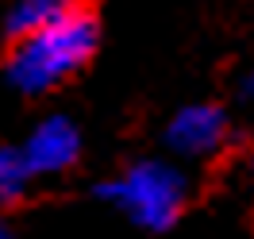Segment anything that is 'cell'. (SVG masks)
<instances>
[{"label":"cell","mask_w":254,"mask_h":239,"mask_svg":"<svg viewBox=\"0 0 254 239\" xmlns=\"http://www.w3.org/2000/svg\"><path fill=\"white\" fill-rule=\"evenodd\" d=\"M100 47V19L89 8H73L62 19L35 35H23L12 43L4 58V78L23 96H43L69 81Z\"/></svg>","instance_id":"cell-1"},{"label":"cell","mask_w":254,"mask_h":239,"mask_svg":"<svg viewBox=\"0 0 254 239\" xmlns=\"http://www.w3.org/2000/svg\"><path fill=\"white\" fill-rule=\"evenodd\" d=\"M96 193L120 208L131 224H139L146 232H166L177 224L189 201V177L170 159H143L108 177Z\"/></svg>","instance_id":"cell-2"},{"label":"cell","mask_w":254,"mask_h":239,"mask_svg":"<svg viewBox=\"0 0 254 239\" xmlns=\"http://www.w3.org/2000/svg\"><path fill=\"white\" fill-rule=\"evenodd\" d=\"M227 135H231V120L212 100H192L177 108L166 124V147L177 159H212L216 151H223Z\"/></svg>","instance_id":"cell-3"},{"label":"cell","mask_w":254,"mask_h":239,"mask_svg":"<svg viewBox=\"0 0 254 239\" xmlns=\"http://www.w3.org/2000/svg\"><path fill=\"white\" fill-rule=\"evenodd\" d=\"M23 159L35 177H54L73 170L81 159V131L69 116H43L23 139Z\"/></svg>","instance_id":"cell-4"},{"label":"cell","mask_w":254,"mask_h":239,"mask_svg":"<svg viewBox=\"0 0 254 239\" xmlns=\"http://www.w3.org/2000/svg\"><path fill=\"white\" fill-rule=\"evenodd\" d=\"M73 8H77V0H16L8 19H4V27L12 35V43H16L23 35H35V31H43V27H50L54 19H62Z\"/></svg>","instance_id":"cell-5"},{"label":"cell","mask_w":254,"mask_h":239,"mask_svg":"<svg viewBox=\"0 0 254 239\" xmlns=\"http://www.w3.org/2000/svg\"><path fill=\"white\" fill-rule=\"evenodd\" d=\"M31 166L23 159V147H0V208L19 205L31 193Z\"/></svg>","instance_id":"cell-6"},{"label":"cell","mask_w":254,"mask_h":239,"mask_svg":"<svg viewBox=\"0 0 254 239\" xmlns=\"http://www.w3.org/2000/svg\"><path fill=\"white\" fill-rule=\"evenodd\" d=\"M239 96H243V100H254V70H247V74L239 78Z\"/></svg>","instance_id":"cell-7"},{"label":"cell","mask_w":254,"mask_h":239,"mask_svg":"<svg viewBox=\"0 0 254 239\" xmlns=\"http://www.w3.org/2000/svg\"><path fill=\"white\" fill-rule=\"evenodd\" d=\"M0 239H12V232H8V224L0 220Z\"/></svg>","instance_id":"cell-8"},{"label":"cell","mask_w":254,"mask_h":239,"mask_svg":"<svg viewBox=\"0 0 254 239\" xmlns=\"http://www.w3.org/2000/svg\"><path fill=\"white\" fill-rule=\"evenodd\" d=\"M251 170H254V155H251Z\"/></svg>","instance_id":"cell-9"}]
</instances>
